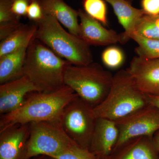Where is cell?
I'll return each instance as SVG.
<instances>
[{
    "label": "cell",
    "instance_id": "obj_10",
    "mask_svg": "<svg viewBox=\"0 0 159 159\" xmlns=\"http://www.w3.org/2000/svg\"><path fill=\"white\" fill-rule=\"evenodd\" d=\"M80 19L78 37L89 46H111L121 42V34L106 29L101 23L79 9Z\"/></svg>",
    "mask_w": 159,
    "mask_h": 159
},
{
    "label": "cell",
    "instance_id": "obj_28",
    "mask_svg": "<svg viewBox=\"0 0 159 159\" xmlns=\"http://www.w3.org/2000/svg\"><path fill=\"white\" fill-rule=\"evenodd\" d=\"M141 5L146 14L159 16V0H142Z\"/></svg>",
    "mask_w": 159,
    "mask_h": 159
},
{
    "label": "cell",
    "instance_id": "obj_4",
    "mask_svg": "<svg viewBox=\"0 0 159 159\" xmlns=\"http://www.w3.org/2000/svg\"><path fill=\"white\" fill-rule=\"evenodd\" d=\"M34 23L37 25L34 38L71 64L85 65L93 62L90 46L66 31L55 18L44 15L42 19Z\"/></svg>",
    "mask_w": 159,
    "mask_h": 159
},
{
    "label": "cell",
    "instance_id": "obj_1",
    "mask_svg": "<svg viewBox=\"0 0 159 159\" xmlns=\"http://www.w3.org/2000/svg\"><path fill=\"white\" fill-rule=\"evenodd\" d=\"M77 97L66 85L49 93H30L18 108L1 115L0 131L17 124L60 119L66 105Z\"/></svg>",
    "mask_w": 159,
    "mask_h": 159
},
{
    "label": "cell",
    "instance_id": "obj_16",
    "mask_svg": "<svg viewBox=\"0 0 159 159\" xmlns=\"http://www.w3.org/2000/svg\"><path fill=\"white\" fill-rule=\"evenodd\" d=\"M37 1L44 14L55 18L70 33L78 36L79 28L78 11L71 8L64 0Z\"/></svg>",
    "mask_w": 159,
    "mask_h": 159
},
{
    "label": "cell",
    "instance_id": "obj_19",
    "mask_svg": "<svg viewBox=\"0 0 159 159\" xmlns=\"http://www.w3.org/2000/svg\"><path fill=\"white\" fill-rule=\"evenodd\" d=\"M158 16L143 15L137 23L134 34L147 39H159V28L156 24Z\"/></svg>",
    "mask_w": 159,
    "mask_h": 159
},
{
    "label": "cell",
    "instance_id": "obj_13",
    "mask_svg": "<svg viewBox=\"0 0 159 159\" xmlns=\"http://www.w3.org/2000/svg\"><path fill=\"white\" fill-rule=\"evenodd\" d=\"M29 124H17L0 131V159H23Z\"/></svg>",
    "mask_w": 159,
    "mask_h": 159
},
{
    "label": "cell",
    "instance_id": "obj_27",
    "mask_svg": "<svg viewBox=\"0 0 159 159\" xmlns=\"http://www.w3.org/2000/svg\"><path fill=\"white\" fill-rule=\"evenodd\" d=\"M22 23L20 21L0 23V40L5 39L16 30Z\"/></svg>",
    "mask_w": 159,
    "mask_h": 159
},
{
    "label": "cell",
    "instance_id": "obj_5",
    "mask_svg": "<svg viewBox=\"0 0 159 159\" xmlns=\"http://www.w3.org/2000/svg\"><path fill=\"white\" fill-rule=\"evenodd\" d=\"M113 76L98 63L81 66L70 64L66 70L64 83L94 108L107 97Z\"/></svg>",
    "mask_w": 159,
    "mask_h": 159
},
{
    "label": "cell",
    "instance_id": "obj_6",
    "mask_svg": "<svg viewBox=\"0 0 159 159\" xmlns=\"http://www.w3.org/2000/svg\"><path fill=\"white\" fill-rule=\"evenodd\" d=\"M76 144L64 130L60 119L32 122L23 159L39 156L51 158Z\"/></svg>",
    "mask_w": 159,
    "mask_h": 159
},
{
    "label": "cell",
    "instance_id": "obj_11",
    "mask_svg": "<svg viewBox=\"0 0 159 159\" xmlns=\"http://www.w3.org/2000/svg\"><path fill=\"white\" fill-rule=\"evenodd\" d=\"M119 137V129L115 121L97 118L89 150L98 159H107L113 152Z\"/></svg>",
    "mask_w": 159,
    "mask_h": 159
},
{
    "label": "cell",
    "instance_id": "obj_22",
    "mask_svg": "<svg viewBox=\"0 0 159 159\" xmlns=\"http://www.w3.org/2000/svg\"><path fill=\"white\" fill-rule=\"evenodd\" d=\"M103 64L109 69L119 68L125 61V55L122 49L116 46H110L106 48L101 54Z\"/></svg>",
    "mask_w": 159,
    "mask_h": 159
},
{
    "label": "cell",
    "instance_id": "obj_33",
    "mask_svg": "<svg viewBox=\"0 0 159 159\" xmlns=\"http://www.w3.org/2000/svg\"><path fill=\"white\" fill-rule=\"evenodd\" d=\"M126 1H128V2H129L131 3L132 1L133 0H126Z\"/></svg>",
    "mask_w": 159,
    "mask_h": 159
},
{
    "label": "cell",
    "instance_id": "obj_23",
    "mask_svg": "<svg viewBox=\"0 0 159 159\" xmlns=\"http://www.w3.org/2000/svg\"><path fill=\"white\" fill-rule=\"evenodd\" d=\"M53 159H98L89 149L76 145L52 157Z\"/></svg>",
    "mask_w": 159,
    "mask_h": 159
},
{
    "label": "cell",
    "instance_id": "obj_15",
    "mask_svg": "<svg viewBox=\"0 0 159 159\" xmlns=\"http://www.w3.org/2000/svg\"><path fill=\"white\" fill-rule=\"evenodd\" d=\"M112 7L119 22L124 29L121 33V43L125 44L131 39L137 23L145 13L143 9L131 6L126 0H104Z\"/></svg>",
    "mask_w": 159,
    "mask_h": 159
},
{
    "label": "cell",
    "instance_id": "obj_14",
    "mask_svg": "<svg viewBox=\"0 0 159 159\" xmlns=\"http://www.w3.org/2000/svg\"><path fill=\"white\" fill-rule=\"evenodd\" d=\"M107 159H159V153L152 138L141 137L123 144Z\"/></svg>",
    "mask_w": 159,
    "mask_h": 159
},
{
    "label": "cell",
    "instance_id": "obj_30",
    "mask_svg": "<svg viewBox=\"0 0 159 159\" xmlns=\"http://www.w3.org/2000/svg\"><path fill=\"white\" fill-rule=\"evenodd\" d=\"M152 140L155 147L159 153V130L153 135L152 137Z\"/></svg>",
    "mask_w": 159,
    "mask_h": 159
},
{
    "label": "cell",
    "instance_id": "obj_24",
    "mask_svg": "<svg viewBox=\"0 0 159 159\" xmlns=\"http://www.w3.org/2000/svg\"><path fill=\"white\" fill-rule=\"evenodd\" d=\"M12 0H0V23L20 21L11 11Z\"/></svg>",
    "mask_w": 159,
    "mask_h": 159
},
{
    "label": "cell",
    "instance_id": "obj_31",
    "mask_svg": "<svg viewBox=\"0 0 159 159\" xmlns=\"http://www.w3.org/2000/svg\"><path fill=\"white\" fill-rule=\"evenodd\" d=\"M30 159H53L52 158L50 157L46 156H37L34 157Z\"/></svg>",
    "mask_w": 159,
    "mask_h": 159
},
{
    "label": "cell",
    "instance_id": "obj_21",
    "mask_svg": "<svg viewBox=\"0 0 159 159\" xmlns=\"http://www.w3.org/2000/svg\"><path fill=\"white\" fill-rule=\"evenodd\" d=\"M83 6L87 14L103 25L108 26L107 8L104 0H83Z\"/></svg>",
    "mask_w": 159,
    "mask_h": 159
},
{
    "label": "cell",
    "instance_id": "obj_25",
    "mask_svg": "<svg viewBox=\"0 0 159 159\" xmlns=\"http://www.w3.org/2000/svg\"><path fill=\"white\" fill-rule=\"evenodd\" d=\"M44 15L42 9L37 0H31L26 16L30 20L37 23L42 19Z\"/></svg>",
    "mask_w": 159,
    "mask_h": 159
},
{
    "label": "cell",
    "instance_id": "obj_3",
    "mask_svg": "<svg viewBox=\"0 0 159 159\" xmlns=\"http://www.w3.org/2000/svg\"><path fill=\"white\" fill-rule=\"evenodd\" d=\"M148 105V96L139 89L126 69L114 74L108 95L93 111L97 118L116 122Z\"/></svg>",
    "mask_w": 159,
    "mask_h": 159
},
{
    "label": "cell",
    "instance_id": "obj_20",
    "mask_svg": "<svg viewBox=\"0 0 159 159\" xmlns=\"http://www.w3.org/2000/svg\"><path fill=\"white\" fill-rule=\"evenodd\" d=\"M131 39L138 44L135 48L137 56L149 58H159V39H147L133 34Z\"/></svg>",
    "mask_w": 159,
    "mask_h": 159
},
{
    "label": "cell",
    "instance_id": "obj_9",
    "mask_svg": "<svg viewBox=\"0 0 159 159\" xmlns=\"http://www.w3.org/2000/svg\"><path fill=\"white\" fill-rule=\"evenodd\" d=\"M127 69L143 93L159 96V58L135 56Z\"/></svg>",
    "mask_w": 159,
    "mask_h": 159
},
{
    "label": "cell",
    "instance_id": "obj_17",
    "mask_svg": "<svg viewBox=\"0 0 159 159\" xmlns=\"http://www.w3.org/2000/svg\"><path fill=\"white\" fill-rule=\"evenodd\" d=\"M28 47H23L0 57V84L22 77Z\"/></svg>",
    "mask_w": 159,
    "mask_h": 159
},
{
    "label": "cell",
    "instance_id": "obj_29",
    "mask_svg": "<svg viewBox=\"0 0 159 159\" xmlns=\"http://www.w3.org/2000/svg\"><path fill=\"white\" fill-rule=\"evenodd\" d=\"M147 96L149 104L156 107L159 109V96L147 95Z\"/></svg>",
    "mask_w": 159,
    "mask_h": 159
},
{
    "label": "cell",
    "instance_id": "obj_2",
    "mask_svg": "<svg viewBox=\"0 0 159 159\" xmlns=\"http://www.w3.org/2000/svg\"><path fill=\"white\" fill-rule=\"evenodd\" d=\"M70 64L34 38L27 48L23 76L35 86L39 92H53L65 85V75Z\"/></svg>",
    "mask_w": 159,
    "mask_h": 159
},
{
    "label": "cell",
    "instance_id": "obj_8",
    "mask_svg": "<svg viewBox=\"0 0 159 159\" xmlns=\"http://www.w3.org/2000/svg\"><path fill=\"white\" fill-rule=\"evenodd\" d=\"M115 122L119 129V137L113 152L132 139L141 137L152 138L159 130V109L149 104Z\"/></svg>",
    "mask_w": 159,
    "mask_h": 159
},
{
    "label": "cell",
    "instance_id": "obj_32",
    "mask_svg": "<svg viewBox=\"0 0 159 159\" xmlns=\"http://www.w3.org/2000/svg\"><path fill=\"white\" fill-rule=\"evenodd\" d=\"M156 24L157 26L159 28V16H158V17L157 18L156 20Z\"/></svg>",
    "mask_w": 159,
    "mask_h": 159
},
{
    "label": "cell",
    "instance_id": "obj_26",
    "mask_svg": "<svg viewBox=\"0 0 159 159\" xmlns=\"http://www.w3.org/2000/svg\"><path fill=\"white\" fill-rule=\"evenodd\" d=\"M30 2L31 0H12L11 11L20 18L26 16Z\"/></svg>",
    "mask_w": 159,
    "mask_h": 159
},
{
    "label": "cell",
    "instance_id": "obj_18",
    "mask_svg": "<svg viewBox=\"0 0 159 159\" xmlns=\"http://www.w3.org/2000/svg\"><path fill=\"white\" fill-rule=\"evenodd\" d=\"M36 30L35 23L22 24L9 36L1 41L0 57L23 47L29 46L34 38Z\"/></svg>",
    "mask_w": 159,
    "mask_h": 159
},
{
    "label": "cell",
    "instance_id": "obj_12",
    "mask_svg": "<svg viewBox=\"0 0 159 159\" xmlns=\"http://www.w3.org/2000/svg\"><path fill=\"white\" fill-rule=\"evenodd\" d=\"M39 92L27 77H22L0 85V114L9 113L23 104L27 95Z\"/></svg>",
    "mask_w": 159,
    "mask_h": 159
},
{
    "label": "cell",
    "instance_id": "obj_7",
    "mask_svg": "<svg viewBox=\"0 0 159 159\" xmlns=\"http://www.w3.org/2000/svg\"><path fill=\"white\" fill-rule=\"evenodd\" d=\"M97 118L93 108L77 97L68 103L60 118L64 130L72 140L89 149Z\"/></svg>",
    "mask_w": 159,
    "mask_h": 159
}]
</instances>
